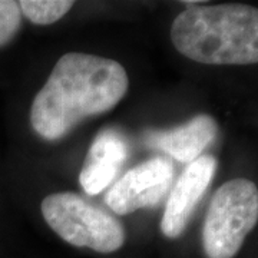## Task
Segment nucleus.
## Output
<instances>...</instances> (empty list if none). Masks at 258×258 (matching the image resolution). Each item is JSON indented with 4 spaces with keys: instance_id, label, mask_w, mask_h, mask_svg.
Listing matches in <instances>:
<instances>
[{
    "instance_id": "nucleus-8",
    "label": "nucleus",
    "mask_w": 258,
    "mask_h": 258,
    "mask_svg": "<svg viewBox=\"0 0 258 258\" xmlns=\"http://www.w3.org/2000/svg\"><path fill=\"white\" fill-rule=\"evenodd\" d=\"M218 134V125L210 115H197L175 128L147 131L144 144L159 149L182 164H191L201 157Z\"/></svg>"
},
{
    "instance_id": "nucleus-10",
    "label": "nucleus",
    "mask_w": 258,
    "mask_h": 258,
    "mask_svg": "<svg viewBox=\"0 0 258 258\" xmlns=\"http://www.w3.org/2000/svg\"><path fill=\"white\" fill-rule=\"evenodd\" d=\"M22 25L19 2L0 0V47L6 46L18 35Z\"/></svg>"
},
{
    "instance_id": "nucleus-7",
    "label": "nucleus",
    "mask_w": 258,
    "mask_h": 258,
    "mask_svg": "<svg viewBox=\"0 0 258 258\" xmlns=\"http://www.w3.org/2000/svg\"><path fill=\"white\" fill-rule=\"evenodd\" d=\"M131 152L126 137L118 129L101 131L85 158L79 182L88 195H96L115 181Z\"/></svg>"
},
{
    "instance_id": "nucleus-6",
    "label": "nucleus",
    "mask_w": 258,
    "mask_h": 258,
    "mask_svg": "<svg viewBox=\"0 0 258 258\" xmlns=\"http://www.w3.org/2000/svg\"><path fill=\"white\" fill-rule=\"evenodd\" d=\"M217 171V159L211 155H201L188 164L166 201L161 220V231L168 238H178L186 228L194 210L212 182Z\"/></svg>"
},
{
    "instance_id": "nucleus-3",
    "label": "nucleus",
    "mask_w": 258,
    "mask_h": 258,
    "mask_svg": "<svg viewBox=\"0 0 258 258\" xmlns=\"http://www.w3.org/2000/svg\"><path fill=\"white\" fill-rule=\"evenodd\" d=\"M258 222V188L235 178L212 195L203 227V247L208 258H234Z\"/></svg>"
},
{
    "instance_id": "nucleus-5",
    "label": "nucleus",
    "mask_w": 258,
    "mask_h": 258,
    "mask_svg": "<svg viewBox=\"0 0 258 258\" xmlns=\"http://www.w3.org/2000/svg\"><path fill=\"white\" fill-rule=\"evenodd\" d=\"M175 168L169 158L155 157L134 166L108 189L105 203L118 215L157 207L169 194Z\"/></svg>"
},
{
    "instance_id": "nucleus-9",
    "label": "nucleus",
    "mask_w": 258,
    "mask_h": 258,
    "mask_svg": "<svg viewBox=\"0 0 258 258\" xmlns=\"http://www.w3.org/2000/svg\"><path fill=\"white\" fill-rule=\"evenodd\" d=\"M71 0H22L19 6L22 13L35 25H52L72 9Z\"/></svg>"
},
{
    "instance_id": "nucleus-4",
    "label": "nucleus",
    "mask_w": 258,
    "mask_h": 258,
    "mask_svg": "<svg viewBox=\"0 0 258 258\" xmlns=\"http://www.w3.org/2000/svg\"><path fill=\"white\" fill-rule=\"evenodd\" d=\"M40 210L47 225L74 247L109 254L125 242V228L119 220L78 194H50Z\"/></svg>"
},
{
    "instance_id": "nucleus-1",
    "label": "nucleus",
    "mask_w": 258,
    "mask_h": 258,
    "mask_svg": "<svg viewBox=\"0 0 258 258\" xmlns=\"http://www.w3.org/2000/svg\"><path fill=\"white\" fill-rule=\"evenodd\" d=\"M128 86V75L119 62L69 52L56 62L35 96L30 125L40 138L57 141L86 118L115 108Z\"/></svg>"
},
{
    "instance_id": "nucleus-2",
    "label": "nucleus",
    "mask_w": 258,
    "mask_h": 258,
    "mask_svg": "<svg viewBox=\"0 0 258 258\" xmlns=\"http://www.w3.org/2000/svg\"><path fill=\"white\" fill-rule=\"evenodd\" d=\"M171 40L181 55L198 63H258V8L191 6L174 19Z\"/></svg>"
}]
</instances>
